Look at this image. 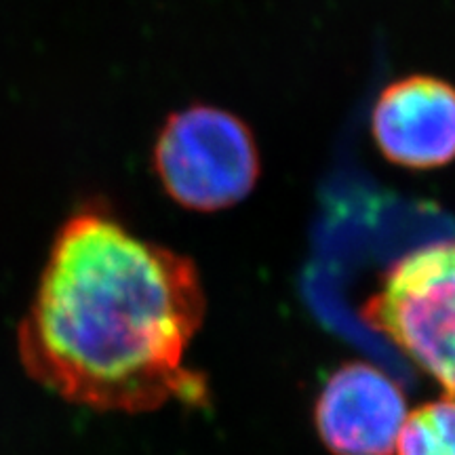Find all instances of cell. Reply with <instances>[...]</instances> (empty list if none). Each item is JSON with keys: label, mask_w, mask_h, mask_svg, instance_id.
Listing matches in <instances>:
<instances>
[{"label": "cell", "mask_w": 455, "mask_h": 455, "mask_svg": "<svg viewBox=\"0 0 455 455\" xmlns=\"http://www.w3.org/2000/svg\"><path fill=\"white\" fill-rule=\"evenodd\" d=\"M363 316L455 398V241L398 258Z\"/></svg>", "instance_id": "cell-3"}, {"label": "cell", "mask_w": 455, "mask_h": 455, "mask_svg": "<svg viewBox=\"0 0 455 455\" xmlns=\"http://www.w3.org/2000/svg\"><path fill=\"white\" fill-rule=\"evenodd\" d=\"M152 163L171 201L201 213L244 201L261 173L251 129L232 112L203 104L164 121Z\"/></svg>", "instance_id": "cell-2"}, {"label": "cell", "mask_w": 455, "mask_h": 455, "mask_svg": "<svg viewBox=\"0 0 455 455\" xmlns=\"http://www.w3.org/2000/svg\"><path fill=\"white\" fill-rule=\"evenodd\" d=\"M396 455H455V398L426 403L407 415Z\"/></svg>", "instance_id": "cell-6"}, {"label": "cell", "mask_w": 455, "mask_h": 455, "mask_svg": "<svg viewBox=\"0 0 455 455\" xmlns=\"http://www.w3.org/2000/svg\"><path fill=\"white\" fill-rule=\"evenodd\" d=\"M315 419L333 455H395L407 419V401L378 367L348 363L329 378Z\"/></svg>", "instance_id": "cell-5"}, {"label": "cell", "mask_w": 455, "mask_h": 455, "mask_svg": "<svg viewBox=\"0 0 455 455\" xmlns=\"http://www.w3.org/2000/svg\"><path fill=\"white\" fill-rule=\"evenodd\" d=\"M379 155L396 167L430 171L455 161V87L428 74L398 78L371 110Z\"/></svg>", "instance_id": "cell-4"}, {"label": "cell", "mask_w": 455, "mask_h": 455, "mask_svg": "<svg viewBox=\"0 0 455 455\" xmlns=\"http://www.w3.org/2000/svg\"><path fill=\"white\" fill-rule=\"evenodd\" d=\"M195 261L100 213L72 218L51 249L20 355L34 379L76 405L141 413L204 405L203 373L186 367L203 325Z\"/></svg>", "instance_id": "cell-1"}]
</instances>
